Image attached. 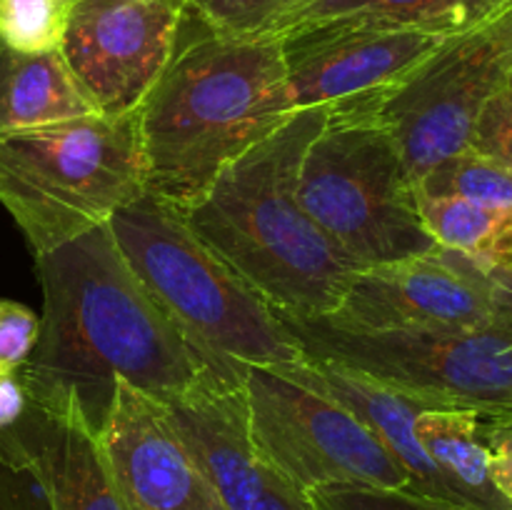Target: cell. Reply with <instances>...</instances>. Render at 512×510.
<instances>
[{
  "instance_id": "6da1fadb",
  "label": "cell",
  "mask_w": 512,
  "mask_h": 510,
  "mask_svg": "<svg viewBox=\"0 0 512 510\" xmlns=\"http://www.w3.org/2000/svg\"><path fill=\"white\" fill-rule=\"evenodd\" d=\"M43 290L40 335L18 370L30 400L78 405L95 435L115 385L130 383L173 405L210 385L240 383L200 350L120 253L110 225L35 255Z\"/></svg>"
},
{
  "instance_id": "7a4b0ae2",
  "label": "cell",
  "mask_w": 512,
  "mask_h": 510,
  "mask_svg": "<svg viewBox=\"0 0 512 510\" xmlns=\"http://www.w3.org/2000/svg\"><path fill=\"white\" fill-rule=\"evenodd\" d=\"M325 120L323 105L293 110L230 163L203 198L180 210L190 230L285 323L333 315L363 270L300 203V165Z\"/></svg>"
},
{
  "instance_id": "3957f363",
  "label": "cell",
  "mask_w": 512,
  "mask_h": 510,
  "mask_svg": "<svg viewBox=\"0 0 512 510\" xmlns=\"http://www.w3.org/2000/svg\"><path fill=\"white\" fill-rule=\"evenodd\" d=\"M293 113L280 35H228L185 13L168 68L138 108L148 193L185 210Z\"/></svg>"
},
{
  "instance_id": "277c9868",
  "label": "cell",
  "mask_w": 512,
  "mask_h": 510,
  "mask_svg": "<svg viewBox=\"0 0 512 510\" xmlns=\"http://www.w3.org/2000/svg\"><path fill=\"white\" fill-rule=\"evenodd\" d=\"M120 253L180 330L230 370L308 360L290 325L225 265L183 213L145 190L110 218Z\"/></svg>"
},
{
  "instance_id": "5b68a950",
  "label": "cell",
  "mask_w": 512,
  "mask_h": 510,
  "mask_svg": "<svg viewBox=\"0 0 512 510\" xmlns=\"http://www.w3.org/2000/svg\"><path fill=\"white\" fill-rule=\"evenodd\" d=\"M145 190L138 110L0 133V205L33 255L108 225Z\"/></svg>"
},
{
  "instance_id": "8992f818",
  "label": "cell",
  "mask_w": 512,
  "mask_h": 510,
  "mask_svg": "<svg viewBox=\"0 0 512 510\" xmlns=\"http://www.w3.org/2000/svg\"><path fill=\"white\" fill-rule=\"evenodd\" d=\"M298 195L310 218L360 268L430 253L418 183L375 113L330 115L305 150Z\"/></svg>"
},
{
  "instance_id": "52a82bcc",
  "label": "cell",
  "mask_w": 512,
  "mask_h": 510,
  "mask_svg": "<svg viewBox=\"0 0 512 510\" xmlns=\"http://www.w3.org/2000/svg\"><path fill=\"white\" fill-rule=\"evenodd\" d=\"M308 358L330 360L428 400L473 410L483 423H512V323L430 333H355L288 323Z\"/></svg>"
},
{
  "instance_id": "ba28073f",
  "label": "cell",
  "mask_w": 512,
  "mask_h": 510,
  "mask_svg": "<svg viewBox=\"0 0 512 510\" xmlns=\"http://www.w3.org/2000/svg\"><path fill=\"white\" fill-rule=\"evenodd\" d=\"M250 435L303 493L323 485L410 490L373 430L295 365H240Z\"/></svg>"
},
{
  "instance_id": "9c48e42d",
  "label": "cell",
  "mask_w": 512,
  "mask_h": 510,
  "mask_svg": "<svg viewBox=\"0 0 512 510\" xmlns=\"http://www.w3.org/2000/svg\"><path fill=\"white\" fill-rule=\"evenodd\" d=\"M512 80V3L445 38L378 108L418 183L470 145L485 105Z\"/></svg>"
},
{
  "instance_id": "30bf717a",
  "label": "cell",
  "mask_w": 512,
  "mask_h": 510,
  "mask_svg": "<svg viewBox=\"0 0 512 510\" xmlns=\"http://www.w3.org/2000/svg\"><path fill=\"white\" fill-rule=\"evenodd\" d=\"M450 35L365 20H328L280 35L293 110L328 108L330 115L378 113Z\"/></svg>"
},
{
  "instance_id": "8fae6325",
  "label": "cell",
  "mask_w": 512,
  "mask_h": 510,
  "mask_svg": "<svg viewBox=\"0 0 512 510\" xmlns=\"http://www.w3.org/2000/svg\"><path fill=\"white\" fill-rule=\"evenodd\" d=\"M185 0H75L65 63L95 113H135L168 68Z\"/></svg>"
},
{
  "instance_id": "7c38bea8",
  "label": "cell",
  "mask_w": 512,
  "mask_h": 510,
  "mask_svg": "<svg viewBox=\"0 0 512 510\" xmlns=\"http://www.w3.org/2000/svg\"><path fill=\"white\" fill-rule=\"evenodd\" d=\"M493 320V293L478 260L433 248L360 270L325 323L355 333H430Z\"/></svg>"
},
{
  "instance_id": "4fadbf2b",
  "label": "cell",
  "mask_w": 512,
  "mask_h": 510,
  "mask_svg": "<svg viewBox=\"0 0 512 510\" xmlns=\"http://www.w3.org/2000/svg\"><path fill=\"white\" fill-rule=\"evenodd\" d=\"M98 440L125 510H228L168 405L145 390L115 385Z\"/></svg>"
},
{
  "instance_id": "5bb4252c",
  "label": "cell",
  "mask_w": 512,
  "mask_h": 510,
  "mask_svg": "<svg viewBox=\"0 0 512 510\" xmlns=\"http://www.w3.org/2000/svg\"><path fill=\"white\" fill-rule=\"evenodd\" d=\"M190 453L228 510H315L250 435L240 383L210 385L168 405Z\"/></svg>"
},
{
  "instance_id": "9a60e30c",
  "label": "cell",
  "mask_w": 512,
  "mask_h": 510,
  "mask_svg": "<svg viewBox=\"0 0 512 510\" xmlns=\"http://www.w3.org/2000/svg\"><path fill=\"white\" fill-rule=\"evenodd\" d=\"M0 455L33 475L48 510H125L98 435L68 400L28 398L23 418L0 433Z\"/></svg>"
},
{
  "instance_id": "2e32d148",
  "label": "cell",
  "mask_w": 512,
  "mask_h": 510,
  "mask_svg": "<svg viewBox=\"0 0 512 510\" xmlns=\"http://www.w3.org/2000/svg\"><path fill=\"white\" fill-rule=\"evenodd\" d=\"M300 370L373 430L375 438L408 473L413 493L465 508L415 433V418L420 410L430 408L428 400L330 360L308 358L300 363Z\"/></svg>"
},
{
  "instance_id": "e0dca14e",
  "label": "cell",
  "mask_w": 512,
  "mask_h": 510,
  "mask_svg": "<svg viewBox=\"0 0 512 510\" xmlns=\"http://www.w3.org/2000/svg\"><path fill=\"white\" fill-rule=\"evenodd\" d=\"M95 113L63 53H20L0 40V133Z\"/></svg>"
},
{
  "instance_id": "ac0fdd59",
  "label": "cell",
  "mask_w": 512,
  "mask_h": 510,
  "mask_svg": "<svg viewBox=\"0 0 512 510\" xmlns=\"http://www.w3.org/2000/svg\"><path fill=\"white\" fill-rule=\"evenodd\" d=\"M415 433L465 508L512 510L490 473V450L478 413L430 405L415 418Z\"/></svg>"
},
{
  "instance_id": "d6986e66",
  "label": "cell",
  "mask_w": 512,
  "mask_h": 510,
  "mask_svg": "<svg viewBox=\"0 0 512 510\" xmlns=\"http://www.w3.org/2000/svg\"><path fill=\"white\" fill-rule=\"evenodd\" d=\"M512 0H308L295 10L278 35L328 20H365L435 35H455L493 18Z\"/></svg>"
},
{
  "instance_id": "ffe728a7",
  "label": "cell",
  "mask_w": 512,
  "mask_h": 510,
  "mask_svg": "<svg viewBox=\"0 0 512 510\" xmlns=\"http://www.w3.org/2000/svg\"><path fill=\"white\" fill-rule=\"evenodd\" d=\"M420 218L438 248L485 260L512 230V213L483 208L453 195H420Z\"/></svg>"
},
{
  "instance_id": "44dd1931",
  "label": "cell",
  "mask_w": 512,
  "mask_h": 510,
  "mask_svg": "<svg viewBox=\"0 0 512 510\" xmlns=\"http://www.w3.org/2000/svg\"><path fill=\"white\" fill-rule=\"evenodd\" d=\"M420 195H453L483 208L512 213V173L498 160L465 148L433 165L418 180Z\"/></svg>"
},
{
  "instance_id": "7402d4cb",
  "label": "cell",
  "mask_w": 512,
  "mask_h": 510,
  "mask_svg": "<svg viewBox=\"0 0 512 510\" xmlns=\"http://www.w3.org/2000/svg\"><path fill=\"white\" fill-rule=\"evenodd\" d=\"M75 0H0V40L20 53L63 48Z\"/></svg>"
},
{
  "instance_id": "603a6c76",
  "label": "cell",
  "mask_w": 512,
  "mask_h": 510,
  "mask_svg": "<svg viewBox=\"0 0 512 510\" xmlns=\"http://www.w3.org/2000/svg\"><path fill=\"white\" fill-rule=\"evenodd\" d=\"M308 0H185L188 13L228 35H278L280 25Z\"/></svg>"
},
{
  "instance_id": "cb8c5ba5",
  "label": "cell",
  "mask_w": 512,
  "mask_h": 510,
  "mask_svg": "<svg viewBox=\"0 0 512 510\" xmlns=\"http://www.w3.org/2000/svg\"><path fill=\"white\" fill-rule=\"evenodd\" d=\"M308 498L315 510H468L413 490L373 485H323L310 490Z\"/></svg>"
},
{
  "instance_id": "d4e9b609",
  "label": "cell",
  "mask_w": 512,
  "mask_h": 510,
  "mask_svg": "<svg viewBox=\"0 0 512 510\" xmlns=\"http://www.w3.org/2000/svg\"><path fill=\"white\" fill-rule=\"evenodd\" d=\"M40 315L18 300L0 298V373H18L33 355Z\"/></svg>"
},
{
  "instance_id": "484cf974",
  "label": "cell",
  "mask_w": 512,
  "mask_h": 510,
  "mask_svg": "<svg viewBox=\"0 0 512 510\" xmlns=\"http://www.w3.org/2000/svg\"><path fill=\"white\" fill-rule=\"evenodd\" d=\"M468 148L498 160L500 165L512 173V90L510 85L500 90L488 105L475 125L473 140Z\"/></svg>"
},
{
  "instance_id": "4316f807",
  "label": "cell",
  "mask_w": 512,
  "mask_h": 510,
  "mask_svg": "<svg viewBox=\"0 0 512 510\" xmlns=\"http://www.w3.org/2000/svg\"><path fill=\"white\" fill-rule=\"evenodd\" d=\"M0 510H48L33 475L10 465L3 455H0Z\"/></svg>"
},
{
  "instance_id": "83f0119b",
  "label": "cell",
  "mask_w": 512,
  "mask_h": 510,
  "mask_svg": "<svg viewBox=\"0 0 512 510\" xmlns=\"http://www.w3.org/2000/svg\"><path fill=\"white\" fill-rule=\"evenodd\" d=\"M478 263L490 283L495 315H498V320H510L512 323V230L493 255L478 260Z\"/></svg>"
},
{
  "instance_id": "f1b7e54d",
  "label": "cell",
  "mask_w": 512,
  "mask_h": 510,
  "mask_svg": "<svg viewBox=\"0 0 512 510\" xmlns=\"http://www.w3.org/2000/svg\"><path fill=\"white\" fill-rule=\"evenodd\" d=\"M483 438L490 450L495 485L512 505V423H483Z\"/></svg>"
},
{
  "instance_id": "f546056e",
  "label": "cell",
  "mask_w": 512,
  "mask_h": 510,
  "mask_svg": "<svg viewBox=\"0 0 512 510\" xmlns=\"http://www.w3.org/2000/svg\"><path fill=\"white\" fill-rule=\"evenodd\" d=\"M28 408V390L18 373H0V433L13 428Z\"/></svg>"
},
{
  "instance_id": "4dcf8cb0",
  "label": "cell",
  "mask_w": 512,
  "mask_h": 510,
  "mask_svg": "<svg viewBox=\"0 0 512 510\" xmlns=\"http://www.w3.org/2000/svg\"><path fill=\"white\" fill-rule=\"evenodd\" d=\"M510 90H512V80H510Z\"/></svg>"
}]
</instances>
